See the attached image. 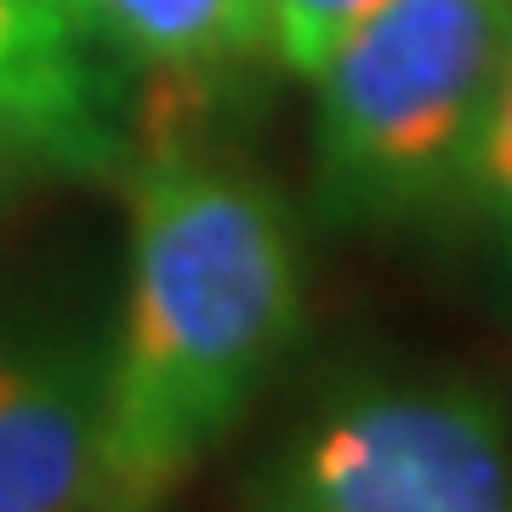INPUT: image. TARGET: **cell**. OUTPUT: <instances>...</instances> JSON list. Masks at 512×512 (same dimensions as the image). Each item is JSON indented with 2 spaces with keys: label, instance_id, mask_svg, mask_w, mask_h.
I'll use <instances>...</instances> for the list:
<instances>
[{
  "label": "cell",
  "instance_id": "5",
  "mask_svg": "<svg viewBox=\"0 0 512 512\" xmlns=\"http://www.w3.org/2000/svg\"><path fill=\"white\" fill-rule=\"evenodd\" d=\"M0 137L57 171L114 165L103 40L80 0H0Z\"/></svg>",
  "mask_w": 512,
  "mask_h": 512
},
{
  "label": "cell",
  "instance_id": "3",
  "mask_svg": "<svg viewBox=\"0 0 512 512\" xmlns=\"http://www.w3.org/2000/svg\"><path fill=\"white\" fill-rule=\"evenodd\" d=\"M251 512H512V433L467 376L336 387L262 461Z\"/></svg>",
  "mask_w": 512,
  "mask_h": 512
},
{
  "label": "cell",
  "instance_id": "4",
  "mask_svg": "<svg viewBox=\"0 0 512 512\" xmlns=\"http://www.w3.org/2000/svg\"><path fill=\"white\" fill-rule=\"evenodd\" d=\"M0 512H109L103 359L0 330Z\"/></svg>",
  "mask_w": 512,
  "mask_h": 512
},
{
  "label": "cell",
  "instance_id": "9",
  "mask_svg": "<svg viewBox=\"0 0 512 512\" xmlns=\"http://www.w3.org/2000/svg\"><path fill=\"white\" fill-rule=\"evenodd\" d=\"M12 165H23V148H12L6 137H0V183H6V171H12Z\"/></svg>",
  "mask_w": 512,
  "mask_h": 512
},
{
  "label": "cell",
  "instance_id": "7",
  "mask_svg": "<svg viewBox=\"0 0 512 512\" xmlns=\"http://www.w3.org/2000/svg\"><path fill=\"white\" fill-rule=\"evenodd\" d=\"M461 200L473 205V217L484 222L495 234V245L512 256V35H507L501 74H495L484 131H478L467 177H461Z\"/></svg>",
  "mask_w": 512,
  "mask_h": 512
},
{
  "label": "cell",
  "instance_id": "1",
  "mask_svg": "<svg viewBox=\"0 0 512 512\" xmlns=\"http://www.w3.org/2000/svg\"><path fill=\"white\" fill-rule=\"evenodd\" d=\"M120 330L103 353L109 512H160L291 353L308 268L274 188L194 148L131 171Z\"/></svg>",
  "mask_w": 512,
  "mask_h": 512
},
{
  "label": "cell",
  "instance_id": "8",
  "mask_svg": "<svg viewBox=\"0 0 512 512\" xmlns=\"http://www.w3.org/2000/svg\"><path fill=\"white\" fill-rule=\"evenodd\" d=\"M387 0H268V52L291 74H319L342 52L353 29H365Z\"/></svg>",
  "mask_w": 512,
  "mask_h": 512
},
{
  "label": "cell",
  "instance_id": "6",
  "mask_svg": "<svg viewBox=\"0 0 512 512\" xmlns=\"http://www.w3.org/2000/svg\"><path fill=\"white\" fill-rule=\"evenodd\" d=\"M80 12L109 52L154 74L200 80L268 52V0H80Z\"/></svg>",
  "mask_w": 512,
  "mask_h": 512
},
{
  "label": "cell",
  "instance_id": "2",
  "mask_svg": "<svg viewBox=\"0 0 512 512\" xmlns=\"http://www.w3.org/2000/svg\"><path fill=\"white\" fill-rule=\"evenodd\" d=\"M512 0H387L313 74V188L330 222L387 228L461 200Z\"/></svg>",
  "mask_w": 512,
  "mask_h": 512
}]
</instances>
